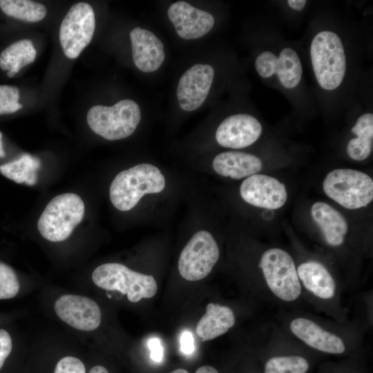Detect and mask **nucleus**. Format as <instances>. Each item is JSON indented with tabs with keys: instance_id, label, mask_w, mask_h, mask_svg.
Segmentation results:
<instances>
[{
	"instance_id": "f03ea898",
	"label": "nucleus",
	"mask_w": 373,
	"mask_h": 373,
	"mask_svg": "<svg viewBox=\"0 0 373 373\" xmlns=\"http://www.w3.org/2000/svg\"><path fill=\"white\" fill-rule=\"evenodd\" d=\"M313 70L319 86L327 90L337 88L346 71V57L341 38L323 30L313 38L310 46Z\"/></svg>"
},
{
	"instance_id": "ddd939ff",
	"label": "nucleus",
	"mask_w": 373,
	"mask_h": 373,
	"mask_svg": "<svg viewBox=\"0 0 373 373\" xmlns=\"http://www.w3.org/2000/svg\"><path fill=\"white\" fill-rule=\"evenodd\" d=\"M214 77L209 64H198L182 75L177 88L180 108L185 111L196 110L206 100Z\"/></svg>"
},
{
	"instance_id": "a878e982",
	"label": "nucleus",
	"mask_w": 373,
	"mask_h": 373,
	"mask_svg": "<svg viewBox=\"0 0 373 373\" xmlns=\"http://www.w3.org/2000/svg\"><path fill=\"white\" fill-rule=\"evenodd\" d=\"M308 361L298 355L277 356L270 358L265 365V373H307Z\"/></svg>"
},
{
	"instance_id": "7ed1b4c3",
	"label": "nucleus",
	"mask_w": 373,
	"mask_h": 373,
	"mask_svg": "<svg viewBox=\"0 0 373 373\" xmlns=\"http://www.w3.org/2000/svg\"><path fill=\"white\" fill-rule=\"evenodd\" d=\"M84 212V203L78 195H58L49 202L41 214L37 229L41 236L50 242L65 240L81 222Z\"/></svg>"
},
{
	"instance_id": "6e6552de",
	"label": "nucleus",
	"mask_w": 373,
	"mask_h": 373,
	"mask_svg": "<svg viewBox=\"0 0 373 373\" xmlns=\"http://www.w3.org/2000/svg\"><path fill=\"white\" fill-rule=\"evenodd\" d=\"M219 257V247L213 235L207 230L198 231L180 252L179 274L189 281L202 280L211 273Z\"/></svg>"
},
{
	"instance_id": "aec40b11",
	"label": "nucleus",
	"mask_w": 373,
	"mask_h": 373,
	"mask_svg": "<svg viewBox=\"0 0 373 373\" xmlns=\"http://www.w3.org/2000/svg\"><path fill=\"white\" fill-rule=\"evenodd\" d=\"M300 283L315 296L331 299L336 291V284L332 274L321 262L309 260L300 264L297 268Z\"/></svg>"
},
{
	"instance_id": "72a5a7b5",
	"label": "nucleus",
	"mask_w": 373,
	"mask_h": 373,
	"mask_svg": "<svg viewBox=\"0 0 373 373\" xmlns=\"http://www.w3.org/2000/svg\"><path fill=\"white\" fill-rule=\"evenodd\" d=\"M195 373H219L218 371L212 366L202 365L200 367Z\"/></svg>"
},
{
	"instance_id": "2eb2a0df",
	"label": "nucleus",
	"mask_w": 373,
	"mask_h": 373,
	"mask_svg": "<svg viewBox=\"0 0 373 373\" xmlns=\"http://www.w3.org/2000/svg\"><path fill=\"white\" fill-rule=\"evenodd\" d=\"M168 17L177 34L184 39L200 38L208 33L214 25V18L210 13L185 1L172 3L168 9Z\"/></svg>"
},
{
	"instance_id": "5701e85b",
	"label": "nucleus",
	"mask_w": 373,
	"mask_h": 373,
	"mask_svg": "<svg viewBox=\"0 0 373 373\" xmlns=\"http://www.w3.org/2000/svg\"><path fill=\"white\" fill-rule=\"evenodd\" d=\"M40 160L30 154H24L19 159L0 166V172L7 178L19 184L32 186L37 180V171Z\"/></svg>"
},
{
	"instance_id": "b1692460",
	"label": "nucleus",
	"mask_w": 373,
	"mask_h": 373,
	"mask_svg": "<svg viewBox=\"0 0 373 373\" xmlns=\"http://www.w3.org/2000/svg\"><path fill=\"white\" fill-rule=\"evenodd\" d=\"M0 8L7 15L28 22H37L46 15L42 3L29 0H0Z\"/></svg>"
},
{
	"instance_id": "e433bc0d",
	"label": "nucleus",
	"mask_w": 373,
	"mask_h": 373,
	"mask_svg": "<svg viewBox=\"0 0 373 373\" xmlns=\"http://www.w3.org/2000/svg\"><path fill=\"white\" fill-rule=\"evenodd\" d=\"M170 373H189V372L186 370L185 369L180 368V369L175 370L171 372Z\"/></svg>"
},
{
	"instance_id": "4c0bfd02",
	"label": "nucleus",
	"mask_w": 373,
	"mask_h": 373,
	"mask_svg": "<svg viewBox=\"0 0 373 373\" xmlns=\"http://www.w3.org/2000/svg\"><path fill=\"white\" fill-rule=\"evenodd\" d=\"M7 75L8 77L11 78V77H13L15 75V74L8 70Z\"/></svg>"
},
{
	"instance_id": "f3484780",
	"label": "nucleus",
	"mask_w": 373,
	"mask_h": 373,
	"mask_svg": "<svg viewBox=\"0 0 373 373\" xmlns=\"http://www.w3.org/2000/svg\"><path fill=\"white\" fill-rule=\"evenodd\" d=\"M289 328L298 339L316 350L334 354L345 351L344 341L339 336L324 329L312 320L296 318L291 321Z\"/></svg>"
},
{
	"instance_id": "393cba45",
	"label": "nucleus",
	"mask_w": 373,
	"mask_h": 373,
	"mask_svg": "<svg viewBox=\"0 0 373 373\" xmlns=\"http://www.w3.org/2000/svg\"><path fill=\"white\" fill-rule=\"evenodd\" d=\"M37 51L32 42L29 39H22L12 43L5 48L0 55V68L9 70L15 64L23 68L32 63Z\"/></svg>"
},
{
	"instance_id": "1a4fd4ad",
	"label": "nucleus",
	"mask_w": 373,
	"mask_h": 373,
	"mask_svg": "<svg viewBox=\"0 0 373 373\" xmlns=\"http://www.w3.org/2000/svg\"><path fill=\"white\" fill-rule=\"evenodd\" d=\"M95 28V18L91 6L84 2L74 4L59 28V41L64 55L70 59L78 57L90 42Z\"/></svg>"
},
{
	"instance_id": "7c9ffc66",
	"label": "nucleus",
	"mask_w": 373,
	"mask_h": 373,
	"mask_svg": "<svg viewBox=\"0 0 373 373\" xmlns=\"http://www.w3.org/2000/svg\"><path fill=\"white\" fill-rule=\"evenodd\" d=\"M149 347L151 350V358L155 362L159 363L163 358V348L160 340L157 338H152L149 341Z\"/></svg>"
},
{
	"instance_id": "9d476101",
	"label": "nucleus",
	"mask_w": 373,
	"mask_h": 373,
	"mask_svg": "<svg viewBox=\"0 0 373 373\" xmlns=\"http://www.w3.org/2000/svg\"><path fill=\"white\" fill-rule=\"evenodd\" d=\"M255 67L263 78L276 74L280 84L288 89L296 87L303 75L299 56L289 47L283 48L278 56L270 51L261 52L256 59Z\"/></svg>"
},
{
	"instance_id": "a211bd4d",
	"label": "nucleus",
	"mask_w": 373,
	"mask_h": 373,
	"mask_svg": "<svg viewBox=\"0 0 373 373\" xmlns=\"http://www.w3.org/2000/svg\"><path fill=\"white\" fill-rule=\"evenodd\" d=\"M212 167L220 176L240 180L257 174L262 163L255 155L233 151L218 154L213 160Z\"/></svg>"
},
{
	"instance_id": "6ab92c4d",
	"label": "nucleus",
	"mask_w": 373,
	"mask_h": 373,
	"mask_svg": "<svg viewBox=\"0 0 373 373\" xmlns=\"http://www.w3.org/2000/svg\"><path fill=\"white\" fill-rule=\"evenodd\" d=\"M311 215L328 245L338 247L343 243L348 224L339 211L329 204L316 202L311 207Z\"/></svg>"
},
{
	"instance_id": "c756f323",
	"label": "nucleus",
	"mask_w": 373,
	"mask_h": 373,
	"mask_svg": "<svg viewBox=\"0 0 373 373\" xmlns=\"http://www.w3.org/2000/svg\"><path fill=\"white\" fill-rule=\"evenodd\" d=\"M12 350V341L9 333L0 329V371L2 370L6 360Z\"/></svg>"
},
{
	"instance_id": "473e14b6",
	"label": "nucleus",
	"mask_w": 373,
	"mask_h": 373,
	"mask_svg": "<svg viewBox=\"0 0 373 373\" xmlns=\"http://www.w3.org/2000/svg\"><path fill=\"white\" fill-rule=\"evenodd\" d=\"M307 1L305 0H289L287 1L288 5L294 10L297 11L302 10Z\"/></svg>"
},
{
	"instance_id": "20e7f679",
	"label": "nucleus",
	"mask_w": 373,
	"mask_h": 373,
	"mask_svg": "<svg viewBox=\"0 0 373 373\" xmlns=\"http://www.w3.org/2000/svg\"><path fill=\"white\" fill-rule=\"evenodd\" d=\"M86 119L96 134L108 140H118L134 133L141 120V111L135 102L123 99L113 106L91 107Z\"/></svg>"
},
{
	"instance_id": "c9c22d12",
	"label": "nucleus",
	"mask_w": 373,
	"mask_h": 373,
	"mask_svg": "<svg viewBox=\"0 0 373 373\" xmlns=\"http://www.w3.org/2000/svg\"><path fill=\"white\" fill-rule=\"evenodd\" d=\"M5 155H6V153L3 149V144H2V133L0 131V157H3Z\"/></svg>"
},
{
	"instance_id": "0eeeda50",
	"label": "nucleus",
	"mask_w": 373,
	"mask_h": 373,
	"mask_svg": "<svg viewBox=\"0 0 373 373\" xmlns=\"http://www.w3.org/2000/svg\"><path fill=\"white\" fill-rule=\"evenodd\" d=\"M267 286L272 294L285 302L297 300L302 292L297 268L286 251L271 248L265 251L259 264Z\"/></svg>"
},
{
	"instance_id": "f257e3e1",
	"label": "nucleus",
	"mask_w": 373,
	"mask_h": 373,
	"mask_svg": "<svg viewBox=\"0 0 373 373\" xmlns=\"http://www.w3.org/2000/svg\"><path fill=\"white\" fill-rule=\"evenodd\" d=\"M166 187L161 170L150 163H141L120 171L109 188L113 205L120 211L133 209L146 195L158 194Z\"/></svg>"
},
{
	"instance_id": "39448f33",
	"label": "nucleus",
	"mask_w": 373,
	"mask_h": 373,
	"mask_svg": "<svg viewBox=\"0 0 373 373\" xmlns=\"http://www.w3.org/2000/svg\"><path fill=\"white\" fill-rule=\"evenodd\" d=\"M92 280L99 288L126 294L132 303L152 298L157 291V284L153 276L134 271L117 262L98 266L92 274Z\"/></svg>"
},
{
	"instance_id": "dca6fc26",
	"label": "nucleus",
	"mask_w": 373,
	"mask_h": 373,
	"mask_svg": "<svg viewBox=\"0 0 373 373\" xmlns=\"http://www.w3.org/2000/svg\"><path fill=\"white\" fill-rule=\"evenodd\" d=\"M135 66L144 73L157 70L165 58L164 45L152 32L137 27L130 32Z\"/></svg>"
},
{
	"instance_id": "2f4dec72",
	"label": "nucleus",
	"mask_w": 373,
	"mask_h": 373,
	"mask_svg": "<svg viewBox=\"0 0 373 373\" xmlns=\"http://www.w3.org/2000/svg\"><path fill=\"white\" fill-rule=\"evenodd\" d=\"M180 349L185 354H190L193 352V337L190 332L184 331L182 332L180 338Z\"/></svg>"
},
{
	"instance_id": "f8f14e48",
	"label": "nucleus",
	"mask_w": 373,
	"mask_h": 373,
	"mask_svg": "<svg viewBox=\"0 0 373 373\" xmlns=\"http://www.w3.org/2000/svg\"><path fill=\"white\" fill-rule=\"evenodd\" d=\"M240 194L249 204L267 209L282 207L287 199V189L283 183L274 177L258 173L242 181Z\"/></svg>"
},
{
	"instance_id": "412c9836",
	"label": "nucleus",
	"mask_w": 373,
	"mask_h": 373,
	"mask_svg": "<svg viewBox=\"0 0 373 373\" xmlns=\"http://www.w3.org/2000/svg\"><path fill=\"white\" fill-rule=\"evenodd\" d=\"M236 323V316L228 306L210 303L197 323L196 334L202 341H210L227 333Z\"/></svg>"
},
{
	"instance_id": "423d86ee",
	"label": "nucleus",
	"mask_w": 373,
	"mask_h": 373,
	"mask_svg": "<svg viewBox=\"0 0 373 373\" xmlns=\"http://www.w3.org/2000/svg\"><path fill=\"white\" fill-rule=\"evenodd\" d=\"M325 193L348 209L366 207L373 199V180L367 174L351 169H338L325 176Z\"/></svg>"
},
{
	"instance_id": "cd10ccee",
	"label": "nucleus",
	"mask_w": 373,
	"mask_h": 373,
	"mask_svg": "<svg viewBox=\"0 0 373 373\" xmlns=\"http://www.w3.org/2000/svg\"><path fill=\"white\" fill-rule=\"evenodd\" d=\"M19 90L12 86L0 85V115L15 113L22 108Z\"/></svg>"
},
{
	"instance_id": "bb28decb",
	"label": "nucleus",
	"mask_w": 373,
	"mask_h": 373,
	"mask_svg": "<svg viewBox=\"0 0 373 373\" xmlns=\"http://www.w3.org/2000/svg\"><path fill=\"white\" fill-rule=\"evenodd\" d=\"M19 282L13 269L0 262V300L15 297L19 291Z\"/></svg>"
},
{
	"instance_id": "9b49d317",
	"label": "nucleus",
	"mask_w": 373,
	"mask_h": 373,
	"mask_svg": "<svg viewBox=\"0 0 373 373\" xmlns=\"http://www.w3.org/2000/svg\"><path fill=\"white\" fill-rule=\"evenodd\" d=\"M59 318L68 325L82 331H93L101 323V310L91 298L74 294L59 297L54 305Z\"/></svg>"
},
{
	"instance_id": "4be33fe9",
	"label": "nucleus",
	"mask_w": 373,
	"mask_h": 373,
	"mask_svg": "<svg viewBox=\"0 0 373 373\" xmlns=\"http://www.w3.org/2000/svg\"><path fill=\"white\" fill-rule=\"evenodd\" d=\"M352 132L356 137L349 141L347 153L354 160H364L370 156L372 150L373 115L368 113L361 115L352 128Z\"/></svg>"
},
{
	"instance_id": "c85d7f7f",
	"label": "nucleus",
	"mask_w": 373,
	"mask_h": 373,
	"mask_svg": "<svg viewBox=\"0 0 373 373\" xmlns=\"http://www.w3.org/2000/svg\"><path fill=\"white\" fill-rule=\"evenodd\" d=\"M53 373H86V368L80 359L68 356L57 363Z\"/></svg>"
},
{
	"instance_id": "4468645a",
	"label": "nucleus",
	"mask_w": 373,
	"mask_h": 373,
	"mask_svg": "<svg viewBox=\"0 0 373 373\" xmlns=\"http://www.w3.org/2000/svg\"><path fill=\"white\" fill-rule=\"evenodd\" d=\"M261 133V124L256 117L249 114H235L220 124L216 140L223 147L242 149L253 144Z\"/></svg>"
},
{
	"instance_id": "f704fd0d",
	"label": "nucleus",
	"mask_w": 373,
	"mask_h": 373,
	"mask_svg": "<svg viewBox=\"0 0 373 373\" xmlns=\"http://www.w3.org/2000/svg\"><path fill=\"white\" fill-rule=\"evenodd\" d=\"M88 373H108V372L104 366L95 365L89 370Z\"/></svg>"
}]
</instances>
